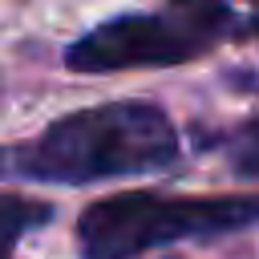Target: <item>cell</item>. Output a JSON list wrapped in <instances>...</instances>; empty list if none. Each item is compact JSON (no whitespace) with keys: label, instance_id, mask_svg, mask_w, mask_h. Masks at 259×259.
Here are the masks:
<instances>
[{"label":"cell","instance_id":"obj_1","mask_svg":"<svg viewBox=\"0 0 259 259\" xmlns=\"http://www.w3.org/2000/svg\"><path fill=\"white\" fill-rule=\"evenodd\" d=\"M178 158V134L158 105L109 101L53 121L36 142L16 150V170L36 182H101L154 174Z\"/></svg>","mask_w":259,"mask_h":259},{"label":"cell","instance_id":"obj_2","mask_svg":"<svg viewBox=\"0 0 259 259\" xmlns=\"http://www.w3.org/2000/svg\"><path fill=\"white\" fill-rule=\"evenodd\" d=\"M259 223V194L125 190L89 202L77 219L81 259H138L182 239H214Z\"/></svg>","mask_w":259,"mask_h":259},{"label":"cell","instance_id":"obj_3","mask_svg":"<svg viewBox=\"0 0 259 259\" xmlns=\"http://www.w3.org/2000/svg\"><path fill=\"white\" fill-rule=\"evenodd\" d=\"M243 20L227 16L223 8H190L174 16H117L85 32L65 49V65L77 73H117V69H158L182 65L206 53L214 40L239 32Z\"/></svg>","mask_w":259,"mask_h":259},{"label":"cell","instance_id":"obj_4","mask_svg":"<svg viewBox=\"0 0 259 259\" xmlns=\"http://www.w3.org/2000/svg\"><path fill=\"white\" fill-rule=\"evenodd\" d=\"M53 219V206L49 202H32V198H20V194H0V259H12L16 243L45 227Z\"/></svg>","mask_w":259,"mask_h":259},{"label":"cell","instance_id":"obj_5","mask_svg":"<svg viewBox=\"0 0 259 259\" xmlns=\"http://www.w3.org/2000/svg\"><path fill=\"white\" fill-rule=\"evenodd\" d=\"M227 162L235 174L243 178H259V121L243 125L231 142H227Z\"/></svg>","mask_w":259,"mask_h":259},{"label":"cell","instance_id":"obj_6","mask_svg":"<svg viewBox=\"0 0 259 259\" xmlns=\"http://www.w3.org/2000/svg\"><path fill=\"white\" fill-rule=\"evenodd\" d=\"M174 4H182V8H206V4H219V0H174Z\"/></svg>","mask_w":259,"mask_h":259},{"label":"cell","instance_id":"obj_7","mask_svg":"<svg viewBox=\"0 0 259 259\" xmlns=\"http://www.w3.org/2000/svg\"><path fill=\"white\" fill-rule=\"evenodd\" d=\"M4 170H8V154L0 150V174H4Z\"/></svg>","mask_w":259,"mask_h":259}]
</instances>
